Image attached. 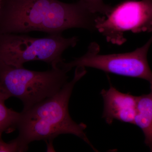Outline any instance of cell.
I'll list each match as a JSON object with an SVG mask.
<instances>
[{"instance_id": "cell-1", "label": "cell", "mask_w": 152, "mask_h": 152, "mask_svg": "<svg viewBox=\"0 0 152 152\" xmlns=\"http://www.w3.org/2000/svg\"><path fill=\"white\" fill-rule=\"evenodd\" d=\"M100 14L81 0H1L0 34L39 31L62 34L69 29L97 31Z\"/></svg>"}, {"instance_id": "cell-2", "label": "cell", "mask_w": 152, "mask_h": 152, "mask_svg": "<svg viewBox=\"0 0 152 152\" xmlns=\"http://www.w3.org/2000/svg\"><path fill=\"white\" fill-rule=\"evenodd\" d=\"M86 73L85 67H76L73 78L58 93L22 111L17 129V138L23 145L28 148L29 144L35 141L51 142L60 135L71 134L83 140L96 151L85 132L86 125L74 121L69 111V101L75 85Z\"/></svg>"}, {"instance_id": "cell-3", "label": "cell", "mask_w": 152, "mask_h": 152, "mask_svg": "<svg viewBox=\"0 0 152 152\" xmlns=\"http://www.w3.org/2000/svg\"><path fill=\"white\" fill-rule=\"evenodd\" d=\"M68 72L61 66L38 72L0 63V89L20 100L25 111L58 93L67 83Z\"/></svg>"}, {"instance_id": "cell-4", "label": "cell", "mask_w": 152, "mask_h": 152, "mask_svg": "<svg viewBox=\"0 0 152 152\" xmlns=\"http://www.w3.org/2000/svg\"><path fill=\"white\" fill-rule=\"evenodd\" d=\"M77 37L65 38L62 34L33 37L24 34H0V63L16 67L32 61H41L52 68L60 66L64 62V52L75 46Z\"/></svg>"}, {"instance_id": "cell-5", "label": "cell", "mask_w": 152, "mask_h": 152, "mask_svg": "<svg viewBox=\"0 0 152 152\" xmlns=\"http://www.w3.org/2000/svg\"><path fill=\"white\" fill-rule=\"evenodd\" d=\"M152 43V36L146 43L132 52L101 55L99 45L93 42L84 55L69 62H64L61 66L68 72L75 67L81 66L95 68L109 73L143 79L150 83L152 90V71L147 59Z\"/></svg>"}, {"instance_id": "cell-6", "label": "cell", "mask_w": 152, "mask_h": 152, "mask_svg": "<svg viewBox=\"0 0 152 152\" xmlns=\"http://www.w3.org/2000/svg\"><path fill=\"white\" fill-rule=\"evenodd\" d=\"M96 28L108 42L118 45L126 41V32H152V0H128L112 7Z\"/></svg>"}, {"instance_id": "cell-7", "label": "cell", "mask_w": 152, "mask_h": 152, "mask_svg": "<svg viewBox=\"0 0 152 152\" xmlns=\"http://www.w3.org/2000/svg\"><path fill=\"white\" fill-rule=\"evenodd\" d=\"M101 94L104 103L102 118L107 124L117 120L134 124L137 96L121 92L113 86L102 90Z\"/></svg>"}, {"instance_id": "cell-8", "label": "cell", "mask_w": 152, "mask_h": 152, "mask_svg": "<svg viewBox=\"0 0 152 152\" xmlns=\"http://www.w3.org/2000/svg\"><path fill=\"white\" fill-rule=\"evenodd\" d=\"M134 124L141 129L145 144L152 152V90L149 94L137 96Z\"/></svg>"}, {"instance_id": "cell-9", "label": "cell", "mask_w": 152, "mask_h": 152, "mask_svg": "<svg viewBox=\"0 0 152 152\" xmlns=\"http://www.w3.org/2000/svg\"><path fill=\"white\" fill-rule=\"evenodd\" d=\"M10 98L0 89V138L3 133L12 132L17 129L20 115V113L8 108L5 105V101Z\"/></svg>"}, {"instance_id": "cell-10", "label": "cell", "mask_w": 152, "mask_h": 152, "mask_svg": "<svg viewBox=\"0 0 152 152\" xmlns=\"http://www.w3.org/2000/svg\"><path fill=\"white\" fill-rule=\"evenodd\" d=\"M28 148L23 145L18 138L8 142H5L0 138V152H24L27 151Z\"/></svg>"}, {"instance_id": "cell-11", "label": "cell", "mask_w": 152, "mask_h": 152, "mask_svg": "<svg viewBox=\"0 0 152 152\" xmlns=\"http://www.w3.org/2000/svg\"><path fill=\"white\" fill-rule=\"evenodd\" d=\"M88 6L94 12L102 15H107L110 12L112 7L106 4L103 0H81Z\"/></svg>"}, {"instance_id": "cell-12", "label": "cell", "mask_w": 152, "mask_h": 152, "mask_svg": "<svg viewBox=\"0 0 152 152\" xmlns=\"http://www.w3.org/2000/svg\"><path fill=\"white\" fill-rule=\"evenodd\" d=\"M0 4H1V0H0Z\"/></svg>"}]
</instances>
